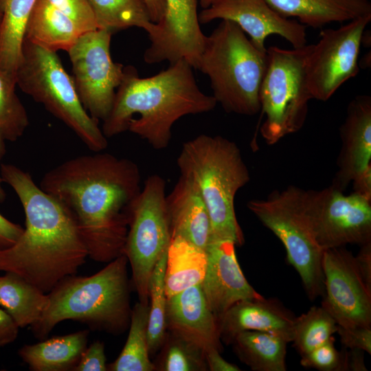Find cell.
<instances>
[{
	"label": "cell",
	"instance_id": "2e32d148",
	"mask_svg": "<svg viewBox=\"0 0 371 371\" xmlns=\"http://www.w3.org/2000/svg\"><path fill=\"white\" fill-rule=\"evenodd\" d=\"M216 19L236 23L262 52H267L266 38L273 34L283 37L293 48L306 45V26L281 16L265 0H210L199 14V20L205 24Z\"/></svg>",
	"mask_w": 371,
	"mask_h": 371
},
{
	"label": "cell",
	"instance_id": "8992f818",
	"mask_svg": "<svg viewBox=\"0 0 371 371\" xmlns=\"http://www.w3.org/2000/svg\"><path fill=\"white\" fill-rule=\"evenodd\" d=\"M267 66V52L257 49L236 23L221 20L206 36L196 69L209 78L212 96L225 111L254 115L260 110Z\"/></svg>",
	"mask_w": 371,
	"mask_h": 371
},
{
	"label": "cell",
	"instance_id": "e0dca14e",
	"mask_svg": "<svg viewBox=\"0 0 371 371\" xmlns=\"http://www.w3.org/2000/svg\"><path fill=\"white\" fill-rule=\"evenodd\" d=\"M235 243L229 240H210L205 249L207 268L201 284L207 303L218 321L238 302L260 298L245 278L238 262Z\"/></svg>",
	"mask_w": 371,
	"mask_h": 371
},
{
	"label": "cell",
	"instance_id": "9a60e30c",
	"mask_svg": "<svg viewBox=\"0 0 371 371\" xmlns=\"http://www.w3.org/2000/svg\"><path fill=\"white\" fill-rule=\"evenodd\" d=\"M198 0H164L162 19L148 32L149 47L144 54L148 64L183 59L196 69L206 35L200 27Z\"/></svg>",
	"mask_w": 371,
	"mask_h": 371
},
{
	"label": "cell",
	"instance_id": "5bb4252c",
	"mask_svg": "<svg viewBox=\"0 0 371 371\" xmlns=\"http://www.w3.org/2000/svg\"><path fill=\"white\" fill-rule=\"evenodd\" d=\"M324 293L322 306L344 327H371V288L363 280L355 256L344 247L324 250Z\"/></svg>",
	"mask_w": 371,
	"mask_h": 371
},
{
	"label": "cell",
	"instance_id": "d4e9b609",
	"mask_svg": "<svg viewBox=\"0 0 371 371\" xmlns=\"http://www.w3.org/2000/svg\"><path fill=\"white\" fill-rule=\"evenodd\" d=\"M207 263L205 249L181 237L172 238L167 252L164 277L167 298L201 284Z\"/></svg>",
	"mask_w": 371,
	"mask_h": 371
},
{
	"label": "cell",
	"instance_id": "ffe728a7",
	"mask_svg": "<svg viewBox=\"0 0 371 371\" xmlns=\"http://www.w3.org/2000/svg\"><path fill=\"white\" fill-rule=\"evenodd\" d=\"M295 315L275 298L245 300L232 306L218 320L220 335L232 341L239 333L256 330L293 339Z\"/></svg>",
	"mask_w": 371,
	"mask_h": 371
},
{
	"label": "cell",
	"instance_id": "74e56055",
	"mask_svg": "<svg viewBox=\"0 0 371 371\" xmlns=\"http://www.w3.org/2000/svg\"><path fill=\"white\" fill-rule=\"evenodd\" d=\"M107 370L104 346L102 341H95L87 346L73 371H105Z\"/></svg>",
	"mask_w": 371,
	"mask_h": 371
},
{
	"label": "cell",
	"instance_id": "484cf974",
	"mask_svg": "<svg viewBox=\"0 0 371 371\" xmlns=\"http://www.w3.org/2000/svg\"><path fill=\"white\" fill-rule=\"evenodd\" d=\"M48 303L47 293L21 276L12 272L0 276V306L19 328L37 323Z\"/></svg>",
	"mask_w": 371,
	"mask_h": 371
},
{
	"label": "cell",
	"instance_id": "52a82bcc",
	"mask_svg": "<svg viewBox=\"0 0 371 371\" xmlns=\"http://www.w3.org/2000/svg\"><path fill=\"white\" fill-rule=\"evenodd\" d=\"M248 209L282 243L286 260L298 273L308 297L324 293L322 258L309 210V190L289 186L265 199H253Z\"/></svg>",
	"mask_w": 371,
	"mask_h": 371
},
{
	"label": "cell",
	"instance_id": "60d3db41",
	"mask_svg": "<svg viewBox=\"0 0 371 371\" xmlns=\"http://www.w3.org/2000/svg\"><path fill=\"white\" fill-rule=\"evenodd\" d=\"M360 247L358 254L355 256L356 262L363 280L371 288V242Z\"/></svg>",
	"mask_w": 371,
	"mask_h": 371
},
{
	"label": "cell",
	"instance_id": "ee69618b",
	"mask_svg": "<svg viewBox=\"0 0 371 371\" xmlns=\"http://www.w3.org/2000/svg\"><path fill=\"white\" fill-rule=\"evenodd\" d=\"M352 182L354 192L371 199V167L367 168Z\"/></svg>",
	"mask_w": 371,
	"mask_h": 371
},
{
	"label": "cell",
	"instance_id": "ba28073f",
	"mask_svg": "<svg viewBox=\"0 0 371 371\" xmlns=\"http://www.w3.org/2000/svg\"><path fill=\"white\" fill-rule=\"evenodd\" d=\"M16 82L71 129L89 150L98 153L106 149L107 138L82 106L74 79L56 52L23 38Z\"/></svg>",
	"mask_w": 371,
	"mask_h": 371
},
{
	"label": "cell",
	"instance_id": "681fc988",
	"mask_svg": "<svg viewBox=\"0 0 371 371\" xmlns=\"http://www.w3.org/2000/svg\"><path fill=\"white\" fill-rule=\"evenodd\" d=\"M2 18H3V13H2L1 1H0V27H1V22H2Z\"/></svg>",
	"mask_w": 371,
	"mask_h": 371
},
{
	"label": "cell",
	"instance_id": "b9f144b4",
	"mask_svg": "<svg viewBox=\"0 0 371 371\" xmlns=\"http://www.w3.org/2000/svg\"><path fill=\"white\" fill-rule=\"evenodd\" d=\"M205 359L212 371H240L237 366L227 361L220 355V351L212 348L205 352Z\"/></svg>",
	"mask_w": 371,
	"mask_h": 371
},
{
	"label": "cell",
	"instance_id": "4316f807",
	"mask_svg": "<svg viewBox=\"0 0 371 371\" xmlns=\"http://www.w3.org/2000/svg\"><path fill=\"white\" fill-rule=\"evenodd\" d=\"M239 359L255 371H286V346L282 337L263 331L245 330L232 341Z\"/></svg>",
	"mask_w": 371,
	"mask_h": 371
},
{
	"label": "cell",
	"instance_id": "8fae6325",
	"mask_svg": "<svg viewBox=\"0 0 371 371\" xmlns=\"http://www.w3.org/2000/svg\"><path fill=\"white\" fill-rule=\"evenodd\" d=\"M112 34L103 29L84 33L67 52L80 100L98 122L110 113L124 76L123 65L111 58Z\"/></svg>",
	"mask_w": 371,
	"mask_h": 371
},
{
	"label": "cell",
	"instance_id": "7a4b0ae2",
	"mask_svg": "<svg viewBox=\"0 0 371 371\" xmlns=\"http://www.w3.org/2000/svg\"><path fill=\"white\" fill-rule=\"evenodd\" d=\"M0 172L25 216L21 236L0 251V271L14 273L48 293L61 280L76 274L88 257L87 247L71 213L29 172L11 164H1Z\"/></svg>",
	"mask_w": 371,
	"mask_h": 371
},
{
	"label": "cell",
	"instance_id": "ab89813d",
	"mask_svg": "<svg viewBox=\"0 0 371 371\" xmlns=\"http://www.w3.org/2000/svg\"><path fill=\"white\" fill-rule=\"evenodd\" d=\"M19 329L12 317L4 309L0 308V348L14 341Z\"/></svg>",
	"mask_w": 371,
	"mask_h": 371
},
{
	"label": "cell",
	"instance_id": "4fadbf2b",
	"mask_svg": "<svg viewBox=\"0 0 371 371\" xmlns=\"http://www.w3.org/2000/svg\"><path fill=\"white\" fill-rule=\"evenodd\" d=\"M309 210L324 250L371 242V199L354 192L346 195L329 186L309 190Z\"/></svg>",
	"mask_w": 371,
	"mask_h": 371
},
{
	"label": "cell",
	"instance_id": "836d02e7",
	"mask_svg": "<svg viewBox=\"0 0 371 371\" xmlns=\"http://www.w3.org/2000/svg\"><path fill=\"white\" fill-rule=\"evenodd\" d=\"M333 337L328 341L301 356L300 364L320 371H345L344 350L335 346Z\"/></svg>",
	"mask_w": 371,
	"mask_h": 371
},
{
	"label": "cell",
	"instance_id": "30bf717a",
	"mask_svg": "<svg viewBox=\"0 0 371 371\" xmlns=\"http://www.w3.org/2000/svg\"><path fill=\"white\" fill-rule=\"evenodd\" d=\"M166 186L160 175H150L133 205L128 223L123 254L131 265L134 286L142 303L149 302L151 273L171 240Z\"/></svg>",
	"mask_w": 371,
	"mask_h": 371
},
{
	"label": "cell",
	"instance_id": "f6af8a7d",
	"mask_svg": "<svg viewBox=\"0 0 371 371\" xmlns=\"http://www.w3.org/2000/svg\"><path fill=\"white\" fill-rule=\"evenodd\" d=\"M150 21L153 23H157L163 17L165 10L164 0H144Z\"/></svg>",
	"mask_w": 371,
	"mask_h": 371
},
{
	"label": "cell",
	"instance_id": "7c38bea8",
	"mask_svg": "<svg viewBox=\"0 0 371 371\" xmlns=\"http://www.w3.org/2000/svg\"><path fill=\"white\" fill-rule=\"evenodd\" d=\"M371 16L357 18L337 29H325L312 45L306 61V76L313 99L327 101L359 71L362 37Z\"/></svg>",
	"mask_w": 371,
	"mask_h": 371
},
{
	"label": "cell",
	"instance_id": "d6a6232c",
	"mask_svg": "<svg viewBox=\"0 0 371 371\" xmlns=\"http://www.w3.org/2000/svg\"><path fill=\"white\" fill-rule=\"evenodd\" d=\"M16 81L0 69V135L15 142L29 126L26 109L15 91Z\"/></svg>",
	"mask_w": 371,
	"mask_h": 371
},
{
	"label": "cell",
	"instance_id": "7bdbcfd3",
	"mask_svg": "<svg viewBox=\"0 0 371 371\" xmlns=\"http://www.w3.org/2000/svg\"><path fill=\"white\" fill-rule=\"evenodd\" d=\"M345 371H367L364 362V351L358 348H344Z\"/></svg>",
	"mask_w": 371,
	"mask_h": 371
},
{
	"label": "cell",
	"instance_id": "d590c367",
	"mask_svg": "<svg viewBox=\"0 0 371 371\" xmlns=\"http://www.w3.org/2000/svg\"><path fill=\"white\" fill-rule=\"evenodd\" d=\"M180 341L179 344H175L169 348L166 356L164 370L166 371L197 370L201 366L199 354L203 353L181 339Z\"/></svg>",
	"mask_w": 371,
	"mask_h": 371
},
{
	"label": "cell",
	"instance_id": "9c48e42d",
	"mask_svg": "<svg viewBox=\"0 0 371 371\" xmlns=\"http://www.w3.org/2000/svg\"><path fill=\"white\" fill-rule=\"evenodd\" d=\"M311 47L285 49L271 46L267 49V66L259 97L265 116L260 131L267 144L297 132L305 123L313 99L305 70Z\"/></svg>",
	"mask_w": 371,
	"mask_h": 371
},
{
	"label": "cell",
	"instance_id": "f35d334b",
	"mask_svg": "<svg viewBox=\"0 0 371 371\" xmlns=\"http://www.w3.org/2000/svg\"><path fill=\"white\" fill-rule=\"evenodd\" d=\"M23 229L20 225L10 221L0 214V251L14 245Z\"/></svg>",
	"mask_w": 371,
	"mask_h": 371
},
{
	"label": "cell",
	"instance_id": "44dd1931",
	"mask_svg": "<svg viewBox=\"0 0 371 371\" xmlns=\"http://www.w3.org/2000/svg\"><path fill=\"white\" fill-rule=\"evenodd\" d=\"M166 201L171 238L181 237L205 250L210 239L211 222L197 185L180 175Z\"/></svg>",
	"mask_w": 371,
	"mask_h": 371
},
{
	"label": "cell",
	"instance_id": "c3c4849f",
	"mask_svg": "<svg viewBox=\"0 0 371 371\" xmlns=\"http://www.w3.org/2000/svg\"><path fill=\"white\" fill-rule=\"evenodd\" d=\"M199 1L203 9L207 8L210 3V0H199Z\"/></svg>",
	"mask_w": 371,
	"mask_h": 371
},
{
	"label": "cell",
	"instance_id": "d6986e66",
	"mask_svg": "<svg viewBox=\"0 0 371 371\" xmlns=\"http://www.w3.org/2000/svg\"><path fill=\"white\" fill-rule=\"evenodd\" d=\"M166 318L179 339L201 351H220L218 321L210 310L201 284L167 298Z\"/></svg>",
	"mask_w": 371,
	"mask_h": 371
},
{
	"label": "cell",
	"instance_id": "7dc6e473",
	"mask_svg": "<svg viewBox=\"0 0 371 371\" xmlns=\"http://www.w3.org/2000/svg\"><path fill=\"white\" fill-rule=\"evenodd\" d=\"M363 59L365 60V61L363 60V63H360V65L363 63L361 67H368V65L369 66L370 65V52H369V54H366Z\"/></svg>",
	"mask_w": 371,
	"mask_h": 371
},
{
	"label": "cell",
	"instance_id": "7402d4cb",
	"mask_svg": "<svg viewBox=\"0 0 371 371\" xmlns=\"http://www.w3.org/2000/svg\"><path fill=\"white\" fill-rule=\"evenodd\" d=\"M281 16L294 17L305 26L320 28L371 16L369 0H265Z\"/></svg>",
	"mask_w": 371,
	"mask_h": 371
},
{
	"label": "cell",
	"instance_id": "e575fe53",
	"mask_svg": "<svg viewBox=\"0 0 371 371\" xmlns=\"http://www.w3.org/2000/svg\"><path fill=\"white\" fill-rule=\"evenodd\" d=\"M54 8L71 19L83 33L98 29L88 0H47Z\"/></svg>",
	"mask_w": 371,
	"mask_h": 371
},
{
	"label": "cell",
	"instance_id": "bcb514c9",
	"mask_svg": "<svg viewBox=\"0 0 371 371\" xmlns=\"http://www.w3.org/2000/svg\"><path fill=\"white\" fill-rule=\"evenodd\" d=\"M5 153V139L0 135V160L2 159ZM3 182L2 177L0 175V203H3L6 197V194L4 189L2 186Z\"/></svg>",
	"mask_w": 371,
	"mask_h": 371
},
{
	"label": "cell",
	"instance_id": "603a6c76",
	"mask_svg": "<svg viewBox=\"0 0 371 371\" xmlns=\"http://www.w3.org/2000/svg\"><path fill=\"white\" fill-rule=\"evenodd\" d=\"M89 330L55 336L24 345L19 355L33 371L73 370L87 346Z\"/></svg>",
	"mask_w": 371,
	"mask_h": 371
},
{
	"label": "cell",
	"instance_id": "f546056e",
	"mask_svg": "<svg viewBox=\"0 0 371 371\" xmlns=\"http://www.w3.org/2000/svg\"><path fill=\"white\" fill-rule=\"evenodd\" d=\"M93 10L98 29L112 33L132 27L147 33L153 27L144 0H88Z\"/></svg>",
	"mask_w": 371,
	"mask_h": 371
},
{
	"label": "cell",
	"instance_id": "5b68a950",
	"mask_svg": "<svg viewBox=\"0 0 371 371\" xmlns=\"http://www.w3.org/2000/svg\"><path fill=\"white\" fill-rule=\"evenodd\" d=\"M180 175L199 187L207 205L210 240L245 239L234 206L238 191L250 181V174L237 144L221 135L202 134L183 143L177 159Z\"/></svg>",
	"mask_w": 371,
	"mask_h": 371
},
{
	"label": "cell",
	"instance_id": "8d00e7d4",
	"mask_svg": "<svg viewBox=\"0 0 371 371\" xmlns=\"http://www.w3.org/2000/svg\"><path fill=\"white\" fill-rule=\"evenodd\" d=\"M336 333L344 348H358L371 354V327H344L337 325Z\"/></svg>",
	"mask_w": 371,
	"mask_h": 371
},
{
	"label": "cell",
	"instance_id": "ac0fdd59",
	"mask_svg": "<svg viewBox=\"0 0 371 371\" xmlns=\"http://www.w3.org/2000/svg\"><path fill=\"white\" fill-rule=\"evenodd\" d=\"M341 141L337 171L330 186L344 192L348 185L371 167V97L358 95L348 104L340 126Z\"/></svg>",
	"mask_w": 371,
	"mask_h": 371
},
{
	"label": "cell",
	"instance_id": "277c9868",
	"mask_svg": "<svg viewBox=\"0 0 371 371\" xmlns=\"http://www.w3.org/2000/svg\"><path fill=\"white\" fill-rule=\"evenodd\" d=\"M127 262L122 254L93 275L61 280L47 293L48 305L31 326L35 337L46 339L56 325L67 319L110 332L124 330L131 313Z\"/></svg>",
	"mask_w": 371,
	"mask_h": 371
},
{
	"label": "cell",
	"instance_id": "1f68e13d",
	"mask_svg": "<svg viewBox=\"0 0 371 371\" xmlns=\"http://www.w3.org/2000/svg\"><path fill=\"white\" fill-rule=\"evenodd\" d=\"M167 252L157 262L149 280L150 303L147 326L149 353L155 352L162 344L167 324V296L164 283Z\"/></svg>",
	"mask_w": 371,
	"mask_h": 371
},
{
	"label": "cell",
	"instance_id": "4dcf8cb0",
	"mask_svg": "<svg viewBox=\"0 0 371 371\" xmlns=\"http://www.w3.org/2000/svg\"><path fill=\"white\" fill-rule=\"evenodd\" d=\"M337 328V322L322 306H313L295 317L292 342L302 356L331 339Z\"/></svg>",
	"mask_w": 371,
	"mask_h": 371
},
{
	"label": "cell",
	"instance_id": "3957f363",
	"mask_svg": "<svg viewBox=\"0 0 371 371\" xmlns=\"http://www.w3.org/2000/svg\"><path fill=\"white\" fill-rule=\"evenodd\" d=\"M193 69L183 59L147 78H140L133 66L124 67L111 110L103 121L105 137L129 131L156 150L168 147L178 120L211 111L217 104L201 91Z\"/></svg>",
	"mask_w": 371,
	"mask_h": 371
},
{
	"label": "cell",
	"instance_id": "83f0119b",
	"mask_svg": "<svg viewBox=\"0 0 371 371\" xmlns=\"http://www.w3.org/2000/svg\"><path fill=\"white\" fill-rule=\"evenodd\" d=\"M37 0H0V69L16 81L25 27Z\"/></svg>",
	"mask_w": 371,
	"mask_h": 371
},
{
	"label": "cell",
	"instance_id": "f1b7e54d",
	"mask_svg": "<svg viewBox=\"0 0 371 371\" xmlns=\"http://www.w3.org/2000/svg\"><path fill=\"white\" fill-rule=\"evenodd\" d=\"M148 303H137L131 310L130 328L126 344L117 359L110 365L113 371H151L147 340Z\"/></svg>",
	"mask_w": 371,
	"mask_h": 371
},
{
	"label": "cell",
	"instance_id": "cb8c5ba5",
	"mask_svg": "<svg viewBox=\"0 0 371 371\" xmlns=\"http://www.w3.org/2000/svg\"><path fill=\"white\" fill-rule=\"evenodd\" d=\"M84 34L47 0H37L27 21L24 38L56 52L68 50Z\"/></svg>",
	"mask_w": 371,
	"mask_h": 371
},
{
	"label": "cell",
	"instance_id": "6da1fadb",
	"mask_svg": "<svg viewBox=\"0 0 371 371\" xmlns=\"http://www.w3.org/2000/svg\"><path fill=\"white\" fill-rule=\"evenodd\" d=\"M140 181L135 162L101 151L54 167L44 175L39 187L74 216L88 257L109 262L123 254Z\"/></svg>",
	"mask_w": 371,
	"mask_h": 371
}]
</instances>
